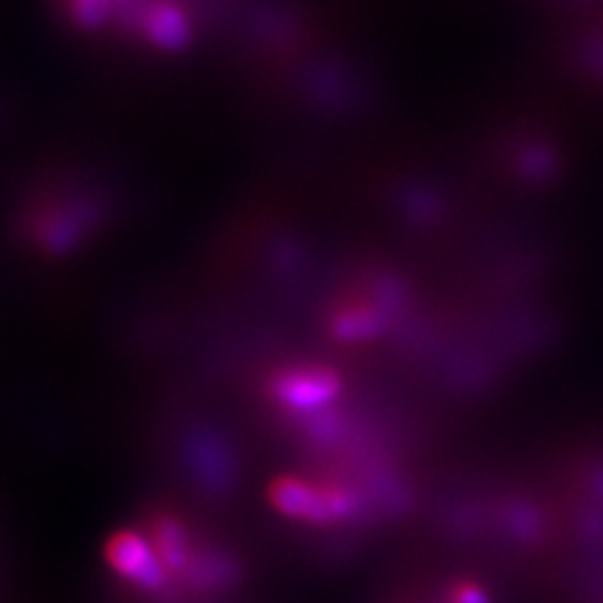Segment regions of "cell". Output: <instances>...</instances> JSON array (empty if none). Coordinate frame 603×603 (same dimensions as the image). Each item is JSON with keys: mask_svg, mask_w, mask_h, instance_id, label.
Instances as JSON below:
<instances>
[{"mask_svg": "<svg viewBox=\"0 0 603 603\" xmlns=\"http://www.w3.org/2000/svg\"><path fill=\"white\" fill-rule=\"evenodd\" d=\"M338 393V380L326 371L287 373L275 382V398L295 410L324 405Z\"/></svg>", "mask_w": 603, "mask_h": 603, "instance_id": "cell-4", "label": "cell"}, {"mask_svg": "<svg viewBox=\"0 0 603 603\" xmlns=\"http://www.w3.org/2000/svg\"><path fill=\"white\" fill-rule=\"evenodd\" d=\"M271 501L280 512L313 523L333 521L338 516H344V512L349 510V503L342 494H320L293 479L278 481L273 485Z\"/></svg>", "mask_w": 603, "mask_h": 603, "instance_id": "cell-3", "label": "cell"}, {"mask_svg": "<svg viewBox=\"0 0 603 603\" xmlns=\"http://www.w3.org/2000/svg\"><path fill=\"white\" fill-rule=\"evenodd\" d=\"M72 10L90 28L117 30L154 46L179 43L190 30L181 0H72Z\"/></svg>", "mask_w": 603, "mask_h": 603, "instance_id": "cell-1", "label": "cell"}, {"mask_svg": "<svg viewBox=\"0 0 603 603\" xmlns=\"http://www.w3.org/2000/svg\"><path fill=\"white\" fill-rule=\"evenodd\" d=\"M454 603H485V596L479 587L474 585H463L454 594Z\"/></svg>", "mask_w": 603, "mask_h": 603, "instance_id": "cell-6", "label": "cell"}, {"mask_svg": "<svg viewBox=\"0 0 603 603\" xmlns=\"http://www.w3.org/2000/svg\"><path fill=\"white\" fill-rule=\"evenodd\" d=\"M105 561L119 576L145 592H157L165 585L168 567L154 547L134 532H117L105 545Z\"/></svg>", "mask_w": 603, "mask_h": 603, "instance_id": "cell-2", "label": "cell"}, {"mask_svg": "<svg viewBox=\"0 0 603 603\" xmlns=\"http://www.w3.org/2000/svg\"><path fill=\"white\" fill-rule=\"evenodd\" d=\"M152 547L168 570L188 567V536L179 521L165 516L154 525Z\"/></svg>", "mask_w": 603, "mask_h": 603, "instance_id": "cell-5", "label": "cell"}]
</instances>
